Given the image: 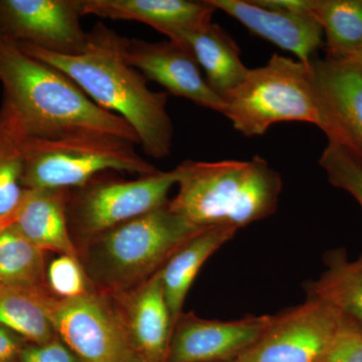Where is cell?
I'll use <instances>...</instances> for the list:
<instances>
[{"instance_id":"6da1fadb","label":"cell","mask_w":362,"mask_h":362,"mask_svg":"<svg viewBox=\"0 0 362 362\" xmlns=\"http://www.w3.org/2000/svg\"><path fill=\"white\" fill-rule=\"evenodd\" d=\"M88 35L87 47L75 56L18 45L28 56L65 74L98 106L124 119L146 156L166 158L173 139V124L166 109L168 92L150 90L148 80L126 62L122 35L102 23Z\"/></svg>"},{"instance_id":"7a4b0ae2","label":"cell","mask_w":362,"mask_h":362,"mask_svg":"<svg viewBox=\"0 0 362 362\" xmlns=\"http://www.w3.org/2000/svg\"><path fill=\"white\" fill-rule=\"evenodd\" d=\"M0 83L4 101L13 107L33 137L99 134L139 144L135 131L124 119L98 106L65 74L32 58L18 42L2 37Z\"/></svg>"},{"instance_id":"3957f363","label":"cell","mask_w":362,"mask_h":362,"mask_svg":"<svg viewBox=\"0 0 362 362\" xmlns=\"http://www.w3.org/2000/svg\"><path fill=\"white\" fill-rule=\"evenodd\" d=\"M177 194L169 209L199 228H244L277 211L283 181L261 156L249 161L180 164Z\"/></svg>"},{"instance_id":"277c9868","label":"cell","mask_w":362,"mask_h":362,"mask_svg":"<svg viewBox=\"0 0 362 362\" xmlns=\"http://www.w3.org/2000/svg\"><path fill=\"white\" fill-rule=\"evenodd\" d=\"M204 228L166 204L80 243L78 259L97 291L118 296L153 277Z\"/></svg>"},{"instance_id":"5b68a950","label":"cell","mask_w":362,"mask_h":362,"mask_svg":"<svg viewBox=\"0 0 362 362\" xmlns=\"http://www.w3.org/2000/svg\"><path fill=\"white\" fill-rule=\"evenodd\" d=\"M225 103L223 115L247 137L265 134L276 123L298 121L320 128L329 141L337 138L311 63L273 54L265 66L250 69Z\"/></svg>"},{"instance_id":"8992f818","label":"cell","mask_w":362,"mask_h":362,"mask_svg":"<svg viewBox=\"0 0 362 362\" xmlns=\"http://www.w3.org/2000/svg\"><path fill=\"white\" fill-rule=\"evenodd\" d=\"M134 143L109 135L45 139L30 136L25 145V189H74L103 173L153 175L158 169L142 158Z\"/></svg>"},{"instance_id":"52a82bcc","label":"cell","mask_w":362,"mask_h":362,"mask_svg":"<svg viewBox=\"0 0 362 362\" xmlns=\"http://www.w3.org/2000/svg\"><path fill=\"white\" fill-rule=\"evenodd\" d=\"M100 173L83 187L70 189L66 216L71 237L84 242L168 204V194L177 185L180 165L134 180Z\"/></svg>"},{"instance_id":"ba28073f","label":"cell","mask_w":362,"mask_h":362,"mask_svg":"<svg viewBox=\"0 0 362 362\" xmlns=\"http://www.w3.org/2000/svg\"><path fill=\"white\" fill-rule=\"evenodd\" d=\"M57 334L84 362H142L113 298L93 290L71 299L42 295Z\"/></svg>"},{"instance_id":"9c48e42d","label":"cell","mask_w":362,"mask_h":362,"mask_svg":"<svg viewBox=\"0 0 362 362\" xmlns=\"http://www.w3.org/2000/svg\"><path fill=\"white\" fill-rule=\"evenodd\" d=\"M341 318L329 305L307 297L303 303L271 316L259 339L230 362H316Z\"/></svg>"},{"instance_id":"30bf717a","label":"cell","mask_w":362,"mask_h":362,"mask_svg":"<svg viewBox=\"0 0 362 362\" xmlns=\"http://www.w3.org/2000/svg\"><path fill=\"white\" fill-rule=\"evenodd\" d=\"M83 0H0V37L64 56L81 54Z\"/></svg>"},{"instance_id":"8fae6325","label":"cell","mask_w":362,"mask_h":362,"mask_svg":"<svg viewBox=\"0 0 362 362\" xmlns=\"http://www.w3.org/2000/svg\"><path fill=\"white\" fill-rule=\"evenodd\" d=\"M270 320V315L221 321L182 313L173 327L165 362L233 361L259 339Z\"/></svg>"},{"instance_id":"7c38bea8","label":"cell","mask_w":362,"mask_h":362,"mask_svg":"<svg viewBox=\"0 0 362 362\" xmlns=\"http://www.w3.org/2000/svg\"><path fill=\"white\" fill-rule=\"evenodd\" d=\"M122 51L130 66L147 80L158 83L168 94L223 113L225 100L207 84L197 59L187 47L169 40L150 42L124 37Z\"/></svg>"},{"instance_id":"4fadbf2b","label":"cell","mask_w":362,"mask_h":362,"mask_svg":"<svg viewBox=\"0 0 362 362\" xmlns=\"http://www.w3.org/2000/svg\"><path fill=\"white\" fill-rule=\"evenodd\" d=\"M262 39L294 54L309 65L322 47L323 30L309 13H294L259 4L256 0H209Z\"/></svg>"},{"instance_id":"5bb4252c","label":"cell","mask_w":362,"mask_h":362,"mask_svg":"<svg viewBox=\"0 0 362 362\" xmlns=\"http://www.w3.org/2000/svg\"><path fill=\"white\" fill-rule=\"evenodd\" d=\"M316 84L337 138L362 165V74L344 61L314 58L311 61Z\"/></svg>"},{"instance_id":"9a60e30c","label":"cell","mask_w":362,"mask_h":362,"mask_svg":"<svg viewBox=\"0 0 362 362\" xmlns=\"http://www.w3.org/2000/svg\"><path fill=\"white\" fill-rule=\"evenodd\" d=\"M214 11L209 0H83L84 16L138 21L175 42L185 33L211 23Z\"/></svg>"},{"instance_id":"2e32d148","label":"cell","mask_w":362,"mask_h":362,"mask_svg":"<svg viewBox=\"0 0 362 362\" xmlns=\"http://www.w3.org/2000/svg\"><path fill=\"white\" fill-rule=\"evenodd\" d=\"M112 298L142 362H165L173 325L160 271L135 289Z\"/></svg>"},{"instance_id":"e0dca14e","label":"cell","mask_w":362,"mask_h":362,"mask_svg":"<svg viewBox=\"0 0 362 362\" xmlns=\"http://www.w3.org/2000/svg\"><path fill=\"white\" fill-rule=\"evenodd\" d=\"M69 195L65 188L26 189L13 225L42 251L78 259L66 216Z\"/></svg>"},{"instance_id":"ac0fdd59","label":"cell","mask_w":362,"mask_h":362,"mask_svg":"<svg viewBox=\"0 0 362 362\" xmlns=\"http://www.w3.org/2000/svg\"><path fill=\"white\" fill-rule=\"evenodd\" d=\"M177 44L192 52L206 73L207 84L223 100L247 77L250 69L240 59L237 42L216 23L185 33Z\"/></svg>"},{"instance_id":"d6986e66","label":"cell","mask_w":362,"mask_h":362,"mask_svg":"<svg viewBox=\"0 0 362 362\" xmlns=\"http://www.w3.org/2000/svg\"><path fill=\"white\" fill-rule=\"evenodd\" d=\"M238 228L228 226L206 228L171 257L160 271L164 297L173 327L177 322L187 293L206 259L233 239Z\"/></svg>"},{"instance_id":"ffe728a7","label":"cell","mask_w":362,"mask_h":362,"mask_svg":"<svg viewBox=\"0 0 362 362\" xmlns=\"http://www.w3.org/2000/svg\"><path fill=\"white\" fill-rule=\"evenodd\" d=\"M30 136L18 113L4 101L0 109V223H14L25 197L23 177Z\"/></svg>"},{"instance_id":"44dd1931","label":"cell","mask_w":362,"mask_h":362,"mask_svg":"<svg viewBox=\"0 0 362 362\" xmlns=\"http://www.w3.org/2000/svg\"><path fill=\"white\" fill-rule=\"evenodd\" d=\"M326 270L309 283L307 295L329 305L362 326V256L350 259L342 249L325 256Z\"/></svg>"},{"instance_id":"7402d4cb","label":"cell","mask_w":362,"mask_h":362,"mask_svg":"<svg viewBox=\"0 0 362 362\" xmlns=\"http://www.w3.org/2000/svg\"><path fill=\"white\" fill-rule=\"evenodd\" d=\"M45 252L16 226L0 232V286L32 293L49 292Z\"/></svg>"},{"instance_id":"603a6c76","label":"cell","mask_w":362,"mask_h":362,"mask_svg":"<svg viewBox=\"0 0 362 362\" xmlns=\"http://www.w3.org/2000/svg\"><path fill=\"white\" fill-rule=\"evenodd\" d=\"M310 14L326 37V58L343 59L362 49V0H311Z\"/></svg>"},{"instance_id":"cb8c5ba5","label":"cell","mask_w":362,"mask_h":362,"mask_svg":"<svg viewBox=\"0 0 362 362\" xmlns=\"http://www.w3.org/2000/svg\"><path fill=\"white\" fill-rule=\"evenodd\" d=\"M44 294L0 286V324L33 344L59 338L42 304Z\"/></svg>"},{"instance_id":"d4e9b609","label":"cell","mask_w":362,"mask_h":362,"mask_svg":"<svg viewBox=\"0 0 362 362\" xmlns=\"http://www.w3.org/2000/svg\"><path fill=\"white\" fill-rule=\"evenodd\" d=\"M333 187L351 194L362 209V165L342 145L329 141L319 159Z\"/></svg>"},{"instance_id":"484cf974","label":"cell","mask_w":362,"mask_h":362,"mask_svg":"<svg viewBox=\"0 0 362 362\" xmlns=\"http://www.w3.org/2000/svg\"><path fill=\"white\" fill-rule=\"evenodd\" d=\"M47 285L58 299L81 297L95 289L80 259L66 255H59L47 267Z\"/></svg>"},{"instance_id":"4316f807","label":"cell","mask_w":362,"mask_h":362,"mask_svg":"<svg viewBox=\"0 0 362 362\" xmlns=\"http://www.w3.org/2000/svg\"><path fill=\"white\" fill-rule=\"evenodd\" d=\"M316 362H362V326L343 316Z\"/></svg>"},{"instance_id":"83f0119b","label":"cell","mask_w":362,"mask_h":362,"mask_svg":"<svg viewBox=\"0 0 362 362\" xmlns=\"http://www.w3.org/2000/svg\"><path fill=\"white\" fill-rule=\"evenodd\" d=\"M16 362H84L78 358L61 338L52 341L33 344L28 343Z\"/></svg>"},{"instance_id":"f1b7e54d","label":"cell","mask_w":362,"mask_h":362,"mask_svg":"<svg viewBox=\"0 0 362 362\" xmlns=\"http://www.w3.org/2000/svg\"><path fill=\"white\" fill-rule=\"evenodd\" d=\"M28 341L0 324V362H16Z\"/></svg>"},{"instance_id":"f546056e","label":"cell","mask_w":362,"mask_h":362,"mask_svg":"<svg viewBox=\"0 0 362 362\" xmlns=\"http://www.w3.org/2000/svg\"><path fill=\"white\" fill-rule=\"evenodd\" d=\"M338 61H344L347 63L351 64L352 66H356L357 70L362 74V49H359L354 54H350L349 57L343 59H338Z\"/></svg>"},{"instance_id":"4dcf8cb0","label":"cell","mask_w":362,"mask_h":362,"mask_svg":"<svg viewBox=\"0 0 362 362\" xmlns=\"http://www.w3.org/2000/svg\"><path fill=\"white\" fill-rule=\"evenodd\" d=\"M13 225V223H11ZM11 226V223H0V232H1L2 230H4V228H6V226Z\"/></svg>"}]
</instances>
